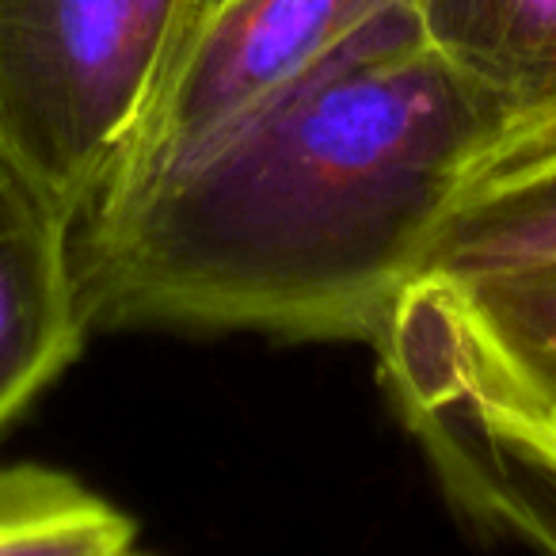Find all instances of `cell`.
Here are the masks:
<instances>
[{
	"label": "cell",
	"instance_id": "8fae6325",
	"mask_svg": "<svg viewBox=\"0 0 556 556\" xmlns=\"http://www.w3.org/2000/svg\"><path fill=\"white\" fill-rule=\"evenodd\" d=\"M126 556H146V553H138V548H130V553H126Z\"/></svg>",
	"mask_w": 556,
	"mask_h": 556
},
{
	"label": "cell",
	"instance_id": "277c9868",
	"mask_svg": "<svg viewBox=\"0 0 556 556\" xmlns=\"http://www.w3.org/2000/svg\"><path fill=\"white\" fill-rule=\"evenodd\" d=\"M404 4L408 0H229L172 58L138 138L100 194L199 156Z\"/></svg>",
	"mask_w": 556,
	"mask_h": 556
},
{
	"label": "cell",
	"instance_id": "6da1fadb",
	"mask_svg": "<svg viewBox=\"0 0 556 556\" xmlns=\"http://www.w3.org/2000/svg\"><path fill=\"white\" fill-rule=\"evenodd\" d=\"M507 130L404 4L199 156L85 210L73 275L88 332L378 348L462 184Z\"/></svg>",
	"mask_w": 556,
	"mask_h": 556
},
{
	"label": "cell",
	"instance_id": "52a82bcc",
	"mask_svg": "<svg viewBox=\"0 0 556 556\" xmlns=\"http://www.w3.org/2000/svg\"><path fill=\"white\" fill-rule=\"evenodd\" d=\"M538 263H556V115L510 126L480 156L442 217L419 278H472Z\"/></svg>",
	"mask_w": 556,
	"mask_h": 556
},
{
	"label": "cell",
	"instance_id": "30bf717a",
	"mask_svg": "<svg viewBox=\"0 0 556 556\" xmlns=\"http://www.w3.org/2000/svg\"><path fill=\"white\" fill-rule=\"evenodd\" d=\"M229 0H179V9H176V27H172V42H168V58H164V70L172 65V58L179 54V50L187 47V39H191L194 31H199L206 20H214L217 12L225 9ZM164 77V73H161ZM161 88V85H156ZM153 108V103H149Z\"/></svg>",
	"mask_w": 556,
	"mask_h": 556
},
{
	"label": "cell",
	"instance_id": "8992f818",
	"mask_svg": "<svg viewBox=\"0 0 556 556\" xmlns=\"http://www.w3.org/2000/svg\"><path fill=\"white\" fill-rule=\"evenodd\" d=\"M381 381L454 507L538 556H556L553 457L503 434L454 396H442L408 378L381 374Z\"/></svg>",
	"mask_w": 556,
	"mask_h": 556
},
{
	"label": "cell",
	"instance_id": "3957f363",
	"mask_svg": "<svg viewBox=\"0 0 556 556\" xmlns=\"http://www.w3.org/2000/svg\"><path fill=\"white\" fill-rule=\"evenodd\" d=\"M374 351L386 378L454 396L556 462V263L419 278Z\"/></svg>",
	"mask_w": 556,
	"mask_h": 556
},
{
	"label": "cell",
	"instance_id": "9c48e42d",
	"mask_svg": "<svg viewBox=\"0 0 556 556\" xmlns=\"http://www.w3.org/2000/svg\"><path fill=\"white\" fill-rule=\"evenodd\" d=\"M134 522L65 472L0 469V556H126Z\"/></svg>",
	"mask_w": 556,
	"mask_h": 556
},
{
	"label": "cell",
	"instance_id": "7a4b0ae2",
	"mask_svg": "<svg viewBox=\"0 0 556 556\" xmlns=\"http://www.w3.org/2000/svg\"><path fill=\"white\" fill-rule=\"evenodd\" d=\"M179 0H0V176L77 225L138 138Z\"/></svg>",
	"mask_w": 556,
	"mask_h": 556
},
{
	"label": "cell",
	"instance_id": "ba28073f",
	"mask_svg": "<svg viewBox=\"0 0 556 556\" xmlns=\"http://www.w3.org/2000/svg\"><path fill=\"white\" fill-rule=\"evenodd\" d=\"M408 12L510 126L556 115V0H408Z\"/></svg>",
	"mask_w": 556,
	"mask_h": 556
},
{
	"label": "cell",
	"instance_id": "5b68a950",
	"mask_svg": "<svg viewBox=\"0 0 556 556\" xmlns=\"http://www.w3.org/2000/svg\"><path fill=\"white\" fill-rule=\"evenodd\" d=\"M73 229L0 176V431L80 355Z\"/></svg>",
	"mask_w": 556,
	"mask_h": 556
}]
</instances>
